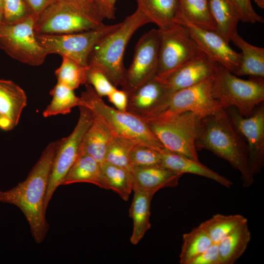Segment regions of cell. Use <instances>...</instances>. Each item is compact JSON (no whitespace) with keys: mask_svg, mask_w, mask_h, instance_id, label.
I'll return each mask as SVG.
<instances>
[{"mask_svg":"<svg viewBox=\"0 0 264 264\" xmlns=\"http://www.w3.org/2000/svg\"><path fill=\"white\" fill-rule=\"evenodd\" d=\"M230 41L242 51L240 65L235 75L264 78V48L249 44L237 31L231 35Z\"/></svg>","mask_w":264,"mask_h":264,"instance_id":"21","label":"cell"},{"mask_svg":"<svg viewBox=\"0 0 264 264\" xmlns=\"http://www.w3.org/2000/svg\"><path fill=\"white\" fill-rule=\"evenodd\" d=\"M179 11L188 21L203 28L216 31L209 0H178Z\"/></svg>","mask_w":264,"mask_h":264,"instance_id":"32","label":"cell"},{"mask_svg":"<svg viewBox=\"0 0 264 264\" xmlns=\"http://www.w3.org/2000/svg\"><path fill=\"white\" fill-rule=\"evenodd\" d=\"M209 5L216 32L229 42L240 21L236 7L231 0H209Z\"/></svg>","mask_w":264,"mask_h":264,"instance_id":"26","label":"cell"},{"mask_svg":"<svg viewBox=\"0 0 264 264\" xmlns=\"http://www.w3.org/2000/svg\"><path fill=\"white\" fill-rule=\"evenodd\" d=\"M26 104V95L18 85L11 80L0 79V114L14 127L18 124Z\"/></svg>","mask_w":264,"mask_h":264,"instance_id":"20","label":"cell"},{"mask_svg":"<svg viewBox=\"0 0 264 264\" xmlns=\"http://www.w3.org/2000/svg\"><path fill=\"white\" fill-rule=\"evenodd\" d=\"M3 18L2 12L0 11V25L3 22Z\"/></svg>","mask_w":264,"mask_h":264,"instance_id":"45","label":"cell"},{"mask_svg":"<svg viewBox=\"0 0 264 264\" xmlns=\"http://www.w3.org/2000/svg\"><path fill=\"white\" fill-rule=\"evenodd\" d=\"M14 128L9 121L3 118L0 114V129L4 131H10Z\"/></svg>","mask_w":264,"mask_h":264,"instance_id":"43","label":"cell"},{"mask_svg":"<svg viewBox=\"0 0 264 264\" xmlns=\"http://www.w3.org/2000/svg\"><path fill=\"white\" fill-rule=\"evenodd\" d=\"M35 21L31 15L22 21L0 25V48L12 58L32 66L43 64L48 55L36 38Z\"/></svg>","mask_w":264,"mask_h":264,"instance_id":"8","label":"cell"},{"mask_svg":"<svg viewBox=\"0 0 264 264\" xmlns=\"http://www.w3.org/2000/svg\"><path fill=\"white\" fill-rule=\"evenodd\" d=\"M254 1L259 7L264 8V0H254Z\"/></svg>","mask_w":264,"mask_h":264,"instance_id":"44","label":"cell"},{"mask_svg":"<svg viewBox=\"0 0 264 264\" xmlns=\"http://www.w3.org/2000/svg\"><path fill=\"white\" fill-rule=\"evenodd\" d=\"M131 170L135 168L162 166L161 152L149 147L135 144L129 154Z\"/></svg>","mask_w":264,"mask_h":264,"instance_id":"35","label":"cell"},{"mask_svg":"<svg viewBox=\"0 0 264 264\" xmlns=\"http://www.w3.org/2000/svg\"><path fill=\"white\" fill-rule=\"evenodd\" d=\"M81 94V104L89 110L93 116L101 121L115 136L132 140L159 152L163 146L152 132L144 120L128 111H121L105 103L102 97L89 85Z\"/></svg>","mask_w":264,"mask_h":264,"instance_id":"5","label":"cell"},{"mask_svg":"<svg viewBox=\"0 0 264 264\" xmlns=\"http://www.w3.org/2000/svg\"><path fill=\"white\" fill-rule=\"evenodd\" d=\"M213 242L199 224L182 236V244L179 254L180 264H190L196 257L206 250Z\"/></svg>","mask_w":264,"mask_h":264,"instance_id":"30","label":"cell"},{"mask_svg":"<svg viewBox=\"0 0 264 264\" xmlns=\"http://www.w3.org/2000/svg\"><path fill=\"white\" fill-rule=\"evenodd\" d=\"M158 29L160 38L156 77L163 80L203 52L181 24L175 23Z\"/></svg>","mask_w":264,"mask_h":264,"instance_id":"9","label":"cell"},{"mask_svg":"<svg viewBox=\"0 0 264 264\" xmlns=\"http://www.w3.org/2000/svg\"><path fill=\"white\" fill-rule=\"evenodd\" d=\"M212 94L222 109L234 107L242 116H249L264 102V78L251 77L243 80L217 63Z\"/></svg>","mask_w":264,"mask_h":264,"instance_id":"6","label":"cell"},{"mask_svg":"<svg viewBox=\"0 0 264 264\" xmlns=\"http://www.w3.org/2000/svg\"><path fill=\"white\" fill-rule=\"evenodd\" d=\"M133 190L152 191L176 187L183 174L163 166L135 168L131 170Z\"/></svg>","mask_w":264,"mask_h":264,"instance_id":"18","label":"cell"},{"mask_svg":"<svg viewBox=\"0 0 264 264\" xmlns=\"http://www.w3.org/2000/svg\"><path fill=\"white\" fill-rule=\"evenodd\" d=\"M100 165L102 188L112 190L124 200L127 201L133 190L130 172L106 161Z\"/></svg>","mask_w":264,"mask_h":264,"instance_id":"28","label":"cell"},{"mask_svg":"<svg viewBox=\"0 0 264 264\" xmlns=\"http://www.w3.org/2000/svg\"><path fill=\"white\" fill-rule=\"evenodd\" d=\"M247 222V219L239 214L225 215L217 214L201 223L213 243H218L237 228Z\"/></svg>","mask_w":264,"mask_h":264,"instance_id":"29","label":"cell"},{"mask_svg":"<svg viewBox=\"0 0 264 264\" xmlns=\"http://www.w3.org/2000/svg\"><path fill=\"white\" fill-rule=\"evenodd\" d=\"M213 77L169 93L163 105L148 118L190 111L202 119L216 113L222 108L212 94Z\"/></svg>","mask_w":264,"mask_h":264,"instance_id":"12","label":"cell"},{"mask_svg":"<svg viewBox=\"0 0 264 264\" xmlns=\"http://www.w3.org/2000/svg\"><path fill=\"white\" fill-rule=\"evenodd\" d=\"M201 118L192 112L157 115L145 120L164 148L199 161L196 141Z\"/></svg>","mask_w":264,"mask_h":264,"instance_id":"7","label":"cell"},{"mask_svg":"<svg viewBox=\"0 0 264 264\" xmlns=\"http://www.w3.org/2000/svg\"><path fill=\"white\" fill-rule=\"evenodd\" d=\"M162 166L182 174L190 173L212 179L220 185L230 188L233 183L225 177L212 170L199 161L164 149L161 152Z\"/></svg>","mask_w":264,"mask_h":264,"instance_id":"19","label":"cell"},{"mask_svg":"<svg viewBox=\"0 0 264 264\" xmlns=\"http://www.w3.org/2000/svg\"><path fill=\"white\" fill-rule=\"evenodd\" d=\"M85 85H89L100 97L108 96L116 87L100 71L88 65L86 69Z\"/></svg>","mask_w":264,"mask_h":264,"instance_id":"36","label":"cell"},{"mask_svg":"<svg viewBox=\"0 0 264 264\" xmlns=\"http://www.w3.org/2000/svg\"><path fill=\"white\" fill-rule=\"evenodd\" d=\"M175 23L184 26L202 51L212 60L235 74L240 65L241 53L233 49L220 35L193 24L179 11Z\"/></svg>","mask_w":264,"mask_h":264,"instance_id":"15","label":"cell"},{"mask_svg":"<svg viewBox=\"0 0 264 264\" xmlns=\"http://www.w3.org/2000/svg\"><path fill=\"white\" fill-rule=\"evenodd\" d=\"M159 29L153 28L137 42L132 61L126 70L122 89L130 93L156 75L159 45Z\"/></svg>","mask_w":264,"mask_h":264,"instance_id":"13","label":"cell"},{"mask_svg":"<svg viewBox=\"0 0 264 264\" xmlns=\"http://www.w3.org/2000/svg\"><path fill=\"white\" fill-rule=\"evenodd\" d=\"M239 13L240 21L244 22L263 23L264 20L254 10L251 0H231Z\"/></svg>","mask_w":264,"mask_h":264,"instance_id":"38","label":"cell"},{"mask_svg":"<svg viewBox=\"0 0 264 264\" xmlns=\"http://www.w3.org/2000/svg\"><path fill=\"white\" fill-rule=\"evenodd\" d=\"M190 264H221L218 243H213Z\"/></svg>","mask_w":264,"mask_h":264,"instance_id":"39","label":"cell"},{"mask_svg":"<svg viewBox=\"0 0 264 264\" xmlns=\"http://www.w3.org/2000/svg\"><path fill=\"white\" fill-rule=\"evenodd\" d=\"M135 144H137L129 139L113 136L108 147L104 161L131 172L129 154Z\"/></svg>","mask_w":264,"mask_h":264,"instance_id":"34","label":"cell"},{"mask_svg":"<svg viewBox=\"0 0 264 264\" xmlns=\"http://www.w3.org/2000/svg\"><path fill=\"white\" fill-rule=\"evenodd\" d=\"M93 1L54 0L35 21L36 34H64L94 29L104 25Z\"/></svg>","mask_w":264,"mask_h":264,"instance_id":"4","label":"cell"},{"mask_svg":"<svg viewBox=\"0 0 264 264\" xmlns=\"http://www.w3.org/2000/svg\"><path fill=\"white\" fill-rule=\"evenodd\" d=\"M251 240L248 223L242 224L218 243L221 264H233L244 253Z\"/></svg>","mask_w":264,"mask_h":264,"instance_id":"27","label":"cell"},{"mask_svg":"<svg viewBox=\"0 0 264 264\" xmlns=\"http://www.w3.org/2000/svg\"><path fill=\"white\" fill-rule=\"evenodd\" d=\"M2 15L3 22L11 23L22 21L32 14L25 0H3Z\"/></svg>","mask_w":264,"mask_h":264,"instance_id":"37","label":"cell"},{"mask_svg":"<svg viewBox=\"0 0 264 264\" xmlns=\"http://www.w3.org/2000/svg\"><path fill=\"white\" fill-rule=\"evenodd\" d=\"M169 93L163 82L155 76L128 93L127 111L145 120L160 109Z\"/></svg>","mask_w":264,"mask_h":264,"instance_id":"16","label":"cell"},{"mask_svg":"<svg viewBox=\"0 0 264 264\" xmlns=\"http://www.w3.org/2000/svg\"><path fill=\"white\" fill-rule=\"evenodd\" d=\"M79 108V118L73 131L68 136L58 140L45 196L44 209L45 213L54 193L78 157L84 135L92 123L93 117L89 110L85 106Z\"/></svg>","mask_w":264,"mask_h":264,"instance_id":"10","label":"cell"},{"mask_svg":"<svg viewBox=\"0 0 264 264\" xmlns=\"http://www.w3.org/2000/svg\"><path fill=\"white\" fill-rule=\"evenodd\" d=\"M79 182L89 183L102 188L101 165L92 156L87 154H80L66 175L61 185Z\"/></svg>","mask_w":264,"mask_h":264,"instance_id":"25","label":"cell"},{"mask_svg":"<svg viewBox=\"0 0 264 264\" xmlns=\"http://www.w3.org/2000/svg\"><path fill=\"white\" fill-rule=\"evenodd\" d=\"M117 0H93L102 17L113 20L115 19V3Z\"/></svg>","mask_w":264,"mask_h":264,"instance_id":"41","label":"cell"},{"mask_svg":"<svg viewBox=\"0 0 264 264\" xmlns=\"http://www.w3.org/2000/svg\"><path fill=\"white\" fill-rule=\"evenodd\" d=\"M3 0H0V11L2 13Z\"/></svg>","mask_w":264,"mask_h":264,"instance_id":"46","label":"cell"},{"mask_svg":"<svg viewBox=\"0 0 264 264\" xmlns=\"http://www.w3.org/2000/svg\"><path fill=\"white\" fill-rule=\"evenodd\" d=\"M50 94L52 100L43 111L44 117L69 113L73 108L80 105L81 98L75 95L74 90L60 83H57Z\"/></svg>","mask_w":264,"mask_h":264,"instance_id":"31","label":"cell"},{"mask_svg":"<svg viewBox=\"0 0 264 264\" xmlns=\"http://www.w3.org/2000/svg\"><path fill=\"white\" fill-rule=\"evenodd\" d=\"M133 191L134 195L130 209V215L133 221L130 241L132 244L136 245L151 228V203L155 193L138 190Z\"/></svg>","mask_w":264,"mask_h":264,"instance_id":"22","label":"cell"},{"mask_svg":"<svg viewBox=\"0 0 264 264\" xmlns=\"http://www.w3.org/2000/svg\"><path fill=\"white\" fill-rule=\"evenodd\" d=\"M108 97L109 101L115 106L116 109L121 111H127L128 95L125 90L116 88Z\"/></svg>","mask_w":264,"mask_h":264,"instance_id":"40","label":"cell"},{"mask_svg":"<svg viewBox=\"0 0 264 264\" xmlns=\"http://www.w3.org/2000/svg\"><path fill=\"white\" fill-rule=\"evenodd\" d=\"M197 150H208L226 160L241 175L242 185L254 182L246 143L232 124L225 109L201 119L196 141Z\"/></svg>","mask_w":264,"mask_h":264,"instance_id":"2","label":"cell"},{"mask_svg":"<svg viewBox=\"0 0 264 264\" xmlns=\"http://www.w3.org/2000/svg\"><path fill=\"white\" fill-rule=\"evenodd\" d=\"M58 140L49 143L25 180L6 191H0V202L14 205L24 215L37 243L44 240L49 229L44 209L52 162Z\"/></svg>","mask_w":264,"mask_h":264,"instance_id":"1","label":"cell"},{"mask_svg":"<svg viewBox=\"0 0 264 264\" xmlns=\"http://www.w3.org/2000/svg\"><path fill=\"white\" fill-rule=\"evenodd\" d=\"M90 0V1H93V0Z\"/></svg>","mask_w":264,"mask_h":264,"instance_id":"47","label":"cell"},{"mask_svg":"<svg viewBox=\"0 0 264 264\" xmlns=\"http://www.w3.org/2000/svg\"><path fill=\"white\" fill-rule=\"evenodd\" d=\"M217 63L203 52L161 80L170 93L193 86L213 77Z\"/></svg>","mask_w":264,"mask_h":264,"instance_id":"17","label":"cell"},{"mask_svg":"<svg viewBox=\"0 0 264 264\" xmlns=\"http://www.w3.org/2000/svg\"><path fill=\"white\" fill-rule=\"evenodd\" d=\"M92 117V123L84 135L80 154H88L101 164L105 161L108 147L114 135L101 121L93 115Z\"/></svg>","mask_w":264,"mask_h":264,"instance_id":"23","label":"cell"},{"mask_svg":"<svg viewBox=\"0 0 264 264\" xmlns=\"http://www.w3.org/2000/svg\"><path fill=\"white\" fill-rule=\"evenodd\" d=\"M226 110L234 127L246 143L250 168L255 176L264 165V102L247 117L241 115L234 107L228 108Z\"/></svg>","mask_w":264,"mask_h":264,"instance_id":"14","label":"cell"},{"mask_svg":"<svg viewBox=\"0 0 264 264\" xmlns=\"http://www.w3.org/2000/svg\"><path fill=\"white\" fill-rule=\"evenodd\" d=\"M148 23L150 21L137 8L97 42L88 65L102 72L116 87L121 86L126 70L123 62L126 46L134 33Z\"/></svg>","mask_w":264,"mask_h":264,"instance_id":"3","label":"cell"},{"mask_svg":"<svg viewBox=\"0 0 264 264\" xmlns=\"http://www.w3.org/2000/svg\"><path fill=\"white\" fill-rule=\"evenodd\" d=\"M138 9L158 28L176 22L179 11L178 0H135Z\"/></svg>","mask_w":264,"mask_h":264,"instance_id":"24","label":"cell"},{"mask_svg":"<svg viewBox=\"0 0 264 264\" xmlns=\"http://www.w3.org/2000/svg\"><path fill=\"white\" fill-rule=\"evenodd\" d=\"M54 0H25L31 14L36 18Z\"/></svg>","mask_w":264,"mask_h":264,"instance_id":"42","label":"cell"},{"mask_svg":"<svg viewBox=\"0 0 264 264\" xmlns=\"http://www.w3.org/2000/svg\"><path fill=\"white\" fill-rule=\"evenodd\" d=\"M118 23L104 25L88 31L64 34H36L37 41L48 54L68 57L84 66L94 46L105 35L115 29Z\"/></svg>","mask_w":264,"mask_h":264,"instance_id":"11","label":"cell"},{"mask_svg":"<svg viewBox=\"0 0 264 264\" xmlns=\"http://www.w3.org/2000/svg\"><path fill=\"white\" fill-rule=\"evenodd\" d=\"M61 66L55 71L57 82L72 90L84 84L87 66H84L66 57H62Z\"/></svg>","mask_w":264,"mask_h":264,"instance_id":"33","label":"cell"}]
</instances>
